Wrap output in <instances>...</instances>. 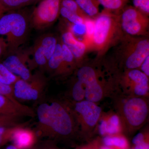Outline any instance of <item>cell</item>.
I'll use <instances>...</instances> for the list:
<instances>
[{"label": "cell", "mask_w": 149, "mask_h": 149, "mask_svg": "<svg viewBox=\"0 0 149 149\" xmlns=\"http://www.w3.org/2000/svg\"><path fill=\"white\" fill-rule=\"evenodd\" d=\"M94 21V32L87 45L88 51H94L98 58H101L124 34L120 25V15L104 9Z\"/></svg>", "instance_id": "1"}, {"label": "cell", "mask_w": 149, "mask_h": 149, "mask_svg": "<svg viewBox=\"0 0 149 149\" xmlns=\"http://www.w3.org/2000/svg\"><path fill=\"white\" fill-rule=\"evenodd\" d=\"M109 61L126 70L139 69L149 55V36H132L124 34L112 47Z\"/></svg>", "instance_id": "2"}, {"label": "cell", "mask_w": 149, "mask_h": 149, "mask_svg": "<svg viewBox=\"0 0 149 149\" xmlns=\"http://www.w3.org/2000/svg\"><path fill=\"white\" fill-rule=\"evenodd\" d=\"M37 114L43 134L67 136L72 132L71 117L64 107L57 102L41 104L37 108Z\"/></svg>", "instance_id": "3"}, {"label": "cell", "mask_w": 149, "mask_h": 149, "mask_svg": "<svg viewBox=\"0 0 149 149\" xmlns=\"http://www.w3.org/2000/svg\"><path fill=\"white\" fill-rule=\"evenodd\" d=\"M30 25V16L24 11L8 12L1 17L0 35L6 37L8 47L6 53L17 50L25 43Z\"/></svg>", "instance_id": "4"}, {"label": "cell", "mask_w": 149, "mask_h": 149, "mask_svg": "<svg viewBox=\"0 0 149 149\" xmlns=\"http://www.w3.org/2000/svg\"><path fill=\"white\" fill-rule=\"evenodd\" d=\"M120 25L124 34L132 36H149V16L133 6H126L120 14Z\"/></svg>", "instance_id": "5"}, {"label": "cell", "mask_w": 149, "mask_h": 149, "mask_svg": "<svg viewBox=\"0 0 149 149\" xmlns=\"http://www.w3.org/2000/svg\"><path fill=\"white\" fill-rule=\"evenodd\" d=\"M62 0H41L30 16V25L37 30L50 27L60 15Z\"/></svg>", "instance_id": "6"}, {"label": "cell", "mask_w": 149, "mask_h": 149, "mask_svg": "<svg viewBox=\"0 0 149 149\" xmlns=\"http://www.w3.org/2000/svg\"><path fill=\"white\" fill-rule=\"evenodd\" d=\"M58 38L51 33L43 34L37 37L29 49L31 66L46 68L48 61L55 50Z\"/></svg>", "instance_id": "7"}, {"label": "cell", "mask_w": 149, "mask_h": 149, "mask_svg": "<svg viewBox=\"0 0 149 149\" xmlns=\"http://www.w3.org/2000/svg\"><path fill=\"white\" fill-rule=\"evenodd\" d=\"M1 62L15 75L20 79L29 81L32 74L29 68L31 66L29 49H18L5 54Z\"/></svg>", "instance_id": "8"}, {"label": "cell", "mask_w": 149, "mask_h": 149, "mask_svg": "<svg viewBox=\"0 0 149 149\" xmlns=\"http://www.w3.org/2000/svg\"><path fill=\"white\" fill-rule=\"evenodd\" d=\"M46 84V80L40 72L32 74L29 81L19 78L13 84V92L17 99L36 100L41 96Z\"/></svg>", "instance_id": "9"}, {"label": "cell", "mask_w": 149, "mask_h": 149, "mask_svg": "<svg viewBox=\"0 0 149 149\" xmlns=\"http://www.w3.org/2000/svg\"><path fill=\"white\" fill-rule=\"evenodd\" d=\"M148 107L141 98L134 97L128 100L124 104L123 113L129 124L138 127L143 124L148 116Z\"/></svg>", "instance_id": "10"}, {"label": "cell", "mask_w": 149, "mask_h": 149, "mask_svg": "<svg viewBox=\"0 0 149 149\" xmlns=\"http://www.w3.org/2000/svg\"><path fill=\"white\" fill-rule=\"evenodd\" d=\"M77 80L84 86L86 100L96 102L101 100L103 96L102 88L98 78V72L95 69L87 70Z\"/></svg>", "instance_id": "11"}, {"label": "cell", "mask_w": 149, "mask_h": 149, "mask_svg": "<svg viewBox=\"0 0 149 149\" xmlns=\"http://www.w3.org/2000/svg\"><path fill=\"white\" fill-rule=\"evenodd\" d=\"M0 115H7L33 118L36 114L31 108L15 102L7 97L0 95Z\"/></svg>", "instance_id": "12"}, {"label": "cell", "mask_w": 149, "mask_h": 149, "mask_svg": "<svg viewBox=\"0 0 149 149\" xmlns=\"http://www.w3.org/2000/svg\"><path fill=\"white\" fill-rule=\"evenodd\" d=\"M61 40L73 54L77 63L83 60L88 52V47L84 41L78 40L68 27L62 31Z\"/></svg>", "instance_id": "13"}, {"label": "cell", "mask_w": 149, "mask_h": 149, "mask_svg": "<svg viewBox=\"0 0 149 149\" xmlns=\"http://www.w3.org/2000/svg\"><path fill=\"white\" fill-rule=\"evenodd\" d=\"M75 110L81 115L86 124L91 127L96 125L101 113L100 107L95 102L87 100L77 102Z\"/></svg>", "instance_id": "14"}, {"label": "cell", "mask_w": 149, "mask_h": 149, "mask_svg": "<svg viewBox=\"0 0 149 149\" xmlns=\"http://www.w3.org/2000/svg\"><path fill=\"white\" fill-rule=\"evenodd\" d=\"M124 76L128 83L134 86V93L138 96H144L149 90L148 77L138 69L126 70Z\"/></svg>", "instance_id": "15"}, {"label": "cell", "mask_w": 149, "mask_h": 149, "mask_svg": "<svg viewBox=\"0 0 149 149\" xmlns=\"http://www.w3.org/2000/svg\"><path fill=\"white\" fill-rule=\"evenodd\" d=\"M24 126H19L14 132L11 140L19 149H29L35 145L36 135L33 131Z\"/></svg>", "instance_id": "16"}, {"label": "cell", "mask_w": 149, "mask_h": 149, "mask_svg": "<svg viewBox=\"0 0 149 149\" xmlns=\"http://www.w3.org/2000/svg\"><path fill=\"white\" fill-rule=\"evenodd\" d=\"M62 49V61L58 74H67L74 69L77 64L73 54L61 40Z\"/></svg>", "instance_id": "17"}, {"label": "cell", "mask_w": 149, "mask_h": 149, "mask_svg": "<svg viewBox=\"0 0 149 149\" xmlns=\"http://www.w3.org/2000/svg\"><path fill=\"white\" fill-rule=\"evenodd\" d=\"M62 61V49L61 40L58 38L55 50L48 61L46 68L55 74L58 75Z\"/></svg>", "instance_id": "18"}, {"label": "cell", "mask_w": 149, "mask_h": 149, "mask_svg": "<svg viewBox=\"0 0 149 149\" xmlns=\"http://www.w3.org/2000/svg\"><path fill=\"white\" fill-rule=\"evenodd\" d=\"M81 9L90 18L95 19L100 14L97 0H74Z\"/></svg>", "instance_id": "19"}, {"label": "cell", "mask_w": 149, "mask_h": 149, "mask_svg": "<svg viewBox=\"0 0 149 149\" xmlns=\"http://www.w3.org/2000/svg\"><path fill=\"white\" fill-rule=\"evenodd\" d=\"M128 0H97L104 10L116 14L120 15L126 6Z\"/></svg>", "instance_id": "20"}, {"label": "cell", "mask_w": 149, "mask_h": 149, "mask_svg": "<svg viewBox=\"0 0 149 149\" xmlns=\"http://www.w3.org/2000/svg\"><path fill=\"white\" fill-rule=\"evenodd\" d=\"M38 0H0V3L8 12L18 10L34 3Z\"/></svg>", "instance_id": "21"}, {"label": "cell", "mask_w": 149, "mask_h": 149, "mask_svg": "<svg viewBox=\"0 0 149 149\" xmlns=\"http://www.w3.org/2000/svg\"><path fill=\"white\" fill-rule=\"evenodd\" d=\"M21 116L0 115V128L24 126L25 123L20 122Z\"/></svg>", "instance_id": "22"}, {"label": "cell", "mask_w": 149, "mask_h": 149, "mask_svg": "<svg viewBox=\"0 0 149 149\" xmlns=\"http://www.w3.org/2000/svg\"><path fill=\"white\" fill-rule=\"evenodd\" d=\"M60 15L65 19L72 24H85V20L87 19L62 6L61 8Z\"/></svg>", "instance_id": "23"}, {"label": "cell", "mask_w": 149, "mask_h": 149, "mask_svg": "<svg viewBox=\"0 0 149 149\" xmlns=\"http://www.w3.org/2000/svg\"><path fill=\"white\" fill-rule=\"evenodd\" d=\"M9 70L3 64L0 62V81L7 85H13L19 79Z\"/></svg>", "instance_id": "24"}, {"label": "cell", "mask_w": 149, "mask_h": 149, "mask_svg": "<svg viewBox=\"0 0 149 149\" xmlns=\"http://www.w3.org/2000/svg\"><path fill=\"white\" fill-rule=\"evenodd\" d=\"M104 144L106 146H116L124 149L127 146V142L125 138L122 137L108 136L103 139Z\"/></svg>", "instance_id": "25"}, {"label": "cell", "mask_w": 149, "mask_h": 149, "mask_svg": "<svg viewBox=\"0 0 149 149\" xmlns=\"http://www.w3.org/2000/svg\"><path fill=\"white\" fill-rule=\"evenodd\" d=\"M61 6L68 9L85 19L90 18L83 12L74 0H62Z\"/></svg>", "instance_id": "26"}, {"label": "cell", "mask_w": 149, "mask_h": 149, "mask_svg": "<svg viewBox=\"0 0 149 149\" xmlns=\"http://www.w3.org/2000/svg\"><path fill=\"white\" fill-rule=\"evenodd\" d=\"M18 127L19 126L0 128V146L11 140L14 132Z\"/></svg>", "instance_id": "27"}, {"label": "cell", "mask_w": 149, "mask_h": 149, "mask_svg": "<svg viewBox=\"0 0 149 149\" xmlns=\"http://www.w3.org/2000/svg\"><path fill=\"white\" fill-rule=\"evenodd\" d=\"M72 95L74 100L80 102L85 98V91L84 86L80 82L77 80L72 88Z\"/></svg>", "instance_id": "28"}, {"label": "cell", "mask_w": 149, "mask_h": 149, "mask_svg": "<svg viewBox=\"0 0 149 149\" xmlns=\"http://www.w3.org/2000/svg\"><path fill=\"white\" fill-rule=\"evenodd\" d=\"M0 95L7 97L15 102H19L14 94L13 85H7L0 81Z\"/></svg>", "instance_id": "29"}, {"label": "cell", "mask_w": 149, "mask_h": 149, "mask_svg": "<svg viewBox=\"0 0 149 149\" xmlns=\"http://www.w3.org/2000/svg\"><path fill=\"white\" fill-rule=\"evenodd\" d=\"M107 122V134L113 135L119 132V120L117 116H113Z\"/></svg>", "instance_id": "30"}, {"label": "cell", "mask_w": 149, "mask_h": 149, "mask_svg": "<svg viewBox=\"0 0 149 149\" xmlns=\"http://www.w3.org/2000/svg\"><path fill=\"white\" fill-rule=\"evenodd\" d=\"M133 3L134 8L149 16V0H133Z\"/></svg>", "instance_id": "31"}, {"label": "cell", "mask_w": 149, "mask_h": 149, "mask_svg": "<svg viewBox=\"0 0 149 149\" xmlns=\"http://www.w3.org/2000/svg\"><path fill=\"white\" fill-rule=\"evenodd\" d=\"M139 68L143 73L146 75L148 77L149 76V55L146 58L144 61L142 63L141 66Z\"/></svg>", "instance_id": "32"}, {"label": "cell", "mask_w": 149, "mask_h": 149, "mask_svg": "<svg viewBox=\"0 0 149 149\" xmlns=\"http://www.w3.org/2000/svg\"><path fill=\"white\" fill-rule=\"evenodd\" d=\"M7 47L6 40L3 37H0V58L3 56L6 52Z\"/></svg>", "instance_id": "33"}, {"label": "cell", "mask_w": 149, "mask_h": 149, "mask_svg": "<svg viewBox=\"0 0 149 149\" xmlns=\"http://www.w3.org/2000/svg\"><path fill=\"white\" fill-rule=\"evenodd\" d=\"M133 143L135 146L139 145L145 142L144 141V136L142 133H139L133 138Z\"/></svg>", "instance_id": "34"}, {"label": "cell", "mask_w": 149, "mask_h": 149, "mask_svg": "<svg viewBox=\"0 0 149 149\" xmlns=\"http://www.w3.org/2000/svg\"><path fill=\"white\" fill-rule=\"evenodd\" d=\"M107 122L105 120H102L99 127L100 133L102 135L107 134Z\"/></svg>", "instance_id": "35"}, {"label": "cell", "mask_w": 149, "mask_h": 149, "mask_svg": "<svg viewBox=\"0 0 149 149\" xmlns=\"http://www.w3.org/2000/svg\"><path fill=\"white\" fill-rule=\"evenodd\" d=\"M135 149H149V144L144 142L137 145L135 146Z\"/></svg>", "instance_id": "36"}, {"label": "cell", "mask_w": 149, "mask_h": 149, "mask_svg": "<svg viewBox=\"0 0 149 149\" xmlns=\"http://www.w3.org/2000/svg\"><path fill=\"white\" fill-rule=\"evenodd\" d=\"M7 12H8L7 11L2 4L0 3V19Z\"/></svg>", "instance_id": "37"}, {"label": "cell", "mask_w": 149, "mask_h": 149, "mask_svg": "<svg viewBox=\"0 0 149 149\" xmlns=\"http://www.w3.org/2000/svg\"><path fill=\"white\" fill-rule=\"evenodd\" d=\"M6 149H19L17 147L15 146V145H11L8 146Z\"/></svg>", "instance_id": "38"}, {"label": "cell", "mask_w": 149, "mask_h": 149, "mask_svg": "<svg viewBox=\"0 0 149 149\" xmlns=\"http://www.w3.org/2000/svg\"><path fill=\"white\" fill-rule=\"evenodd\" d=\"M101 149H111L109 148H108V147L107 146H104V147H102V148H101Z\"/></svg>", "instance_id": "39"}, {"label": "cell", "mask_w": 149, "mask_h": 149, "mask_svg": "<svg viewBox=\"0 0 149 149\" xmlns=\"http://www.w3.org/2000/svg\"><path fill=\"white\" fill-rule=\"evenodd\" d=\"M54 149L53 148H45V149Z\"/></svg>", "instance_id": "40"}]
</instances>
